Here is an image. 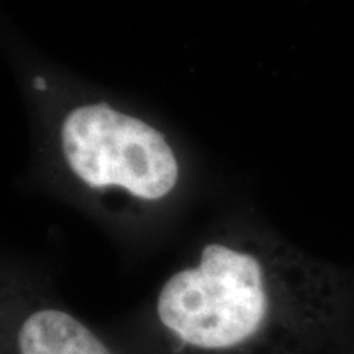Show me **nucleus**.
Listing matches in <instances>:
<instances>
[{
	"label": "nucleus",
	"mask_w": 354,
	"mask_h": 354,
	"mask_svg": "<svg viewBox=\"0 0 354 354\" xmlns=\"http://www.w3.org/2000/svg\"><path fill=\"white\" fill-rule=\"evenodd\" d=\"M343 354H354V344H353V346H351V348H349V349H348V351H344Z\"/></svg>",
	"instance_id": "obj_4"
},
{
	"label": "nucleus",
	"mask_w": 354,
	"mask_h": 354,
	"mask_svg": "<svg viewBox=\"0 0 354 354\" xmlns=\"http://www.w3.org/2000/svg\"><path fill=\"white\" fill-rule=\"evenodd\" d=\"M133 354H343L354 274L254 228H221L113 326Z\"/></svg>",
	"instance_id": "obj_1"
},
{
	"label": "nucleus",
	"mask_w": 354,
	"mask_h": 354,
	"mask_svg": "<svg viewBox=\"0 0 354 354\" xmlns=\"http://www.w3.org/2000/svg\"><path fill=\"white\" fill-rule=\"evenodd\" d=\"M0 354H133L112 330L92 325L44 287L8 281L2 289Z\"/></svg>",
	"instance_id": "obj_3"
},
{
	"label": "nucleus",
	"mask_w": 354,
	"mask_h": 354,
	"mask_svg": "<svg viewBox=\"0 0 354 354\" xmlns=\"http://www.w3.org/2000/svg\"><path fill=\"white\" fill-rule=\"evenodd\" d=\"M66 166L88 190H120L141 203H159L179 183V161L158 128L107 102L71 109L59 125Z\"/></svg>",
	"instance_id": "obj_2"
}]
</instances>
